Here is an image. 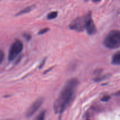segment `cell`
Here are the masks:
<instances>
[{
  "instance_id": "cell-10",
  "label": "cell",
  "mask_w": 120,
  "mask_h": 120,
  "mask_svg": "<svg viewBox=\"0 0 120 120\" xmlns=\"http://www.w3.org/2000/svg\"><path fill=\"white\" fill-rule=\"evenodd\" d=\"M45 116V111H43L39 114V115L36 118V120H44Z\"/></svg>"
},
{
  "instance_id": "cell-13",
  "label": "cell",
  "mask_w": 120,
  "mask_h": 120,
  "mask_svg": "<svg viewBox=\"0 0 120 120\" xmlns=\"http://www.w3.org/2000/svg\"><path fill=\"white\" fill-rule=\"evenodd\" d=\"M4 58V53L2 49H0V64L2 62Z\"/></svg>"
},
{
  "instance_id": "cell-5",
  "label": "cell",
  "mask_w": 120,
  "mask_h": 120,
  "mask_svg": "<svg viewBox=\"0 0 120 120\" xmlns=\"http://www.w3.org/2000/svg\"><path fill=\"white\" fill-rule=\"evenodd\" d=\"M87 34L90 35H94L96 33L97 29H96V25L94 22L91 16V12H89L87 14V20H86V29Z\"/></svg>"
},
{
  "instance_id": "cell-1",
  "label": "cell",
  "mask_w": 120,
  "mask_h": 120,
  "mask_svg": "<svg viewBox=\"0 0 120 120\" xmlns=\"http://www.w3.org/2000/svg\"><path fill=\"white\" fill-rule=\"evenodd\" d=\"M79 81L76 78L68 80L63 86L57 100L53 104V109L56 113H62L73 100Z\"/></svg>"
},
{
  "instance_id": "cell-16",
  "label": "cell",
  "mask_w": 120,
  "mask_h": 120,
  "mask_svg": "<svg viewBox=\"0 0 120 120\" xmlns=\"http://www.w3.org/2000/svg\"><path fill=\"white\" fill-rule=\"evenodd\" d=\"M45 60H43V62H42V64H41V65H40L39 68H42V67H43V64H44V63H45Z\"/></svg>"
},
{
  "instance_id": "cell-8",
  "label": "cell",
  "mask_w": 120,
  "mask_h": 120,
  "mask_svg": "<svg viewBox=\"0 0 120 120\" xmlns=\"http://www.w3.org/2000/svg\"><path fill=\"white\" fill-rule=\"evenodd\" d=\"M35 8V5H30V6H28V7H25L23 9H21L19 12L17 13L16 14V16H19V15H23L24 14H26V13L29 12L30 11H31L33 9H34Z\"/></svg>"
},
{
  "instance_id": "cell-15",
  "label": "cell",
  "mask_w": 120,
  "mask_h": 120,
  "mask_svg": "<svg viewBox=\"0 0 120 120\" xmlns=\"http://www.w3.org/2000/svg\"><path fill=\"white\" fill-rule=\"evenodd\" d=\"M85 1H88V0H85ZM91 1L94 2H100V1H101V0H91Z\"/></svg>"
},
{
  "instance_id": "cell-4",
  "label": "cell",
  "mask_w": 120,
  "mask_h": 120,
  "mask_svg": "<svg viewBox=\"0 0 120 120\" xmlns=\"http://www.w3.org/2000/svg\"><path fill=\"white\" fill-rule=\"evenodd\" d=\"M87 14L82 16H79L73 20L69 24V28L77 32H82L86 29Z\"/></svg>"
},
{
  "instance_id": "cell-6",
  "label": "cell",
  "mask_w": 120,
  "mask_h": 120,
  "mask_svg": "<svg viewBox=\"0 0 120 120\" xmlns=\"http://www.w3.org/2000/svg\"><path fill=\"white\" fill-rule=\"evenodd\" d=\"M43 98H39L37 99L36 101H34L32 104L29 107V108L27 110L26 113V115L28 117H29V116L34 115L36 112V111H37L38 109L40 108V107L42 105V103H43Z\"/></svg>"
},
{
  "instance_id": "cell-14",
  "label": "cell",
  "mask_w": 120,
  "mask_h": 120,
  "mask_svg": "<svg viewBox=\"0 0 120 120\" xmlns=\"http://www.w3.org/2000/svg\"><path fill=\"white\" fill-rule=\"evenodd\" d=\"M23 37L28 41V40L31 38V35L29 34H28V33H25V34H23Z\"/></svg>"
},
{
  "instance_id": "cell-2",
  "label": "cell",
  "mask_w": 120,
  "mask_h": 120,
  "mask_svg": "<svg viewBox=\"0 0 120 120\" xmlns=\"http://www.w3.org/2000/svg\"><path fill=\"white\" fill-rule=\"evenodd\" d=\"M104 45L109 49H117L120 45V32L117 29L111 31L105 36Z\"/></svg>"
},
{
  "instance_id": "cell-9",
  "label": "cell",
  "mask_w": 120,
  "mask_h": 120,
  "mask_svg": "<svg viewBox=\"0 0 120 120\" xmlns=\"http://www.w3.org/2000/svg\"><path fill=\"white\" fill-rule=\"evenodd\" d=\"M57 15H58V12H57V11L50 12L49 13V14H48V15H47V19L50 20L55 19L57 17Z\"/></svg>"
},
{
  "instance_id": "cell-3",
  "label": "cell",
  "mask_w": 120,
  "mask_h": 120,
  "mask_svg": "<svg viewBox=\"0 0 120 120\" xmlns=\"http://www.w3.org/2000/svg\"><path fill=\"white\" fill-rule=\"evenodd\" d=\"M23 45L20 40H16L11 46L8 53V60L11 61L15 60L23 50Z\"/></svg>"
},
{
  "instance_id": "cell-17",
  "label": "cell",
  "mask_w": 120,
  "mask_h": 120,
  "mask_svg": "<svg viewBox=\"0 0 120 120\" xmlns=\"http://www.w3.org/2000/svg\"></svg>"
},
{
  "instance_id": "cell-7",
  "label": "cell",
  "mask_w": 120,
  "mask_h": 120,
  "mask_svg": "<svg viewBox=\"0 0 120 120\" xmlns=\"http://www.w3.org/2000/svg\"><path fill=\"white\" fill-rule=\"evenodd\" d=\"M112 64L116 65H119L120 64V52L118 51L114 54L112 57Z\"/></svg>"
},
{
  "instance_id": "cell-11",
  "label": "cell",
  "mask_w": 120,
  "mask_h": 120,
  "mask_svg": "<svg viewBox=\"0 0 120 120\" xmlns=\"http://www.w3.org/2000/svg\"><path fill=\"white\" fill-rule=\"evenodd\" d=\"M110 98H111L110 96H109V95H105L101 98V100L102 101H103V102H107V101H109V100H110Z\"/></svg>"
},
{
  "instance_id": "cell-12",
  "label": "cell",
  "mask_w": 120,
  "mask_h": 120,
  "mask_svg": "<svg viewBox=\"0 0 120 120\" xmlns=\"http://www.w3.org/2000/svg\"><path fill=\"white\" fill-rule=\"evenodd\" d=\"M49 30V28H43V29H41V30L39 31L38 34H39V35L40 34H41V35H42V34H45V33H46Z\"/></svg>"
}]
</instances>
